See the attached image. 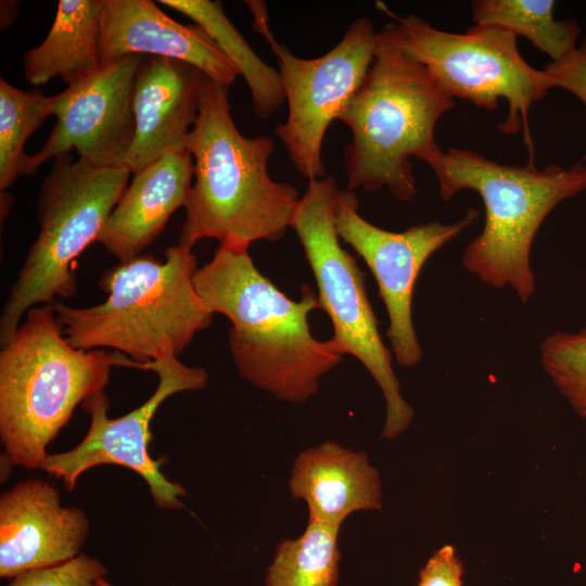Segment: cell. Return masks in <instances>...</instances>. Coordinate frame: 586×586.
<instances>
[{
  "label": "cell",
  "mask_w": 586,
  "mask_h": 586,
  "mask_svg": "<svg viewBox=\"0 0 586 586\" xmlns=\"http://www.w3.org/2000/svg\"><path fill=\"white\" fill-rule=\"evenodd\" d=\"M194 288L207 309L226 316L233 362L241 378L276 398L301 404L341 361L328 341L310 332L308 318L320 309L317 294L302 286L294 301L254 265L247 247L219 245L198 268Z\"/></svg>",
  "instance_id": "6da1fadb"
},
{
  "label": "cell",
  "mask_w": 586,
  "mask_h": 586,
  "mask_svg": "<svg viewBox=\"0 0 586 586\" xmlns=\"http://www.w3.org/2000/svg\"><path fill=\"white\" fill-rule=\"evenodd\" d=\"M193 176L179 244L191 249L202 239L247 247L280 240L297 207V189L268 173L273 141L244 137L229 103V87L205 76L201 106L188 143Z\"/></svg>",
  "instance_id": "7a4b0ae2"
},
{
  "label": "cell",
  "mask_w": 586,
  "mask_h": 586,
  "mask_svg": "<svg viewBox=\"0 0 586 586\" xmlns=\"http://www.w3.org/2000/svg\"><path fill=\"white\" fill-rule=\"evenodd\" d=\"M455 106L428 68L402 42L397 23L377 35L373 62L339 120L352 132L344 150L347 190L387 188L402 202L417 194L411 157L429 163L440 151L438 119Z\"/></svg>",
  "instance_id": "3957f363"
},
{
  "label": "cell",
  "mask_w": 586,
  "mask_h": 586,
  "mask_svg": "<svg viewBox=\"0 0 586 586\" xmlns=\"http://www.w3.org/2000/svg\"><path fill=\"white\" fill-rule=\"evenodd\" d=\"M53 304L30 308L0 352L1 442L26 469H40L48 445L79 404L104 391L114 367L143 370L118 352L74 347Z\"/></svg>",
  "instance_id": "277c9868"
},
{
  "label": "cell",
  "mask_w": 586,
  "mask_h": 586,
  "mask_svg": "<svg viewBox=\"0 0 586 586\" xmlns=\"http://www.w3.org/2000/svg\"><path fill=\"white\" fill-rule=\"evenodd\" d=\"M191 249L167 247L164 260L140 255L106 269L99 286L107 298L90 307L54 302L63 333L76 348H113L143 366L179 356L213 315L198 294Z\"/></svg>",
  "instance_id": "5b68a950"
},
{
  "label": "cell",
  "mask_w": 586,
  "mask_h": 586,
  "mask_svg": "<svg viewBox=\"0 0 586 586\" xmlns=\"http://www.w3.org/2000/svg\"><path fill=\"white\" fill-rule=\"evenodd\" d=\"M428 165L437 178L443 200L467 189L483 201L484 227L466 246L463 267L483 283L509 286L520 301L528 302L535 292L531 267L535 234L560 202L586 189V165H549L539 170L532 163L504 165L456 148L441 150Z\"/></svg>",
  "instance_id": "8992f818"
},
{
  "label": "cell",
  "mask_w": 586,
  "mask_h": 586,
  "mask_svg": "<svg viewBox=\"0 0 586 586\" xmlns=\"http://www.w3.org/2000/svg\"><path fill=\"white\" fill-rule=\"evenodd\" d=\"M130 174L124 166L98 167L74 161L69 153L55 157L40 186L39 232L2 307L1 346L30 308L77 293L75 259L97 241Z\"/></svg>",
  "instance_id": "52a82bcc"
},
{
  "label": "cell",
  "mask_w": 586,
  "mask_h": 586,
  "mask_svg": "<svg viewBox=\"0 0 586 586\" xmlns=\"http://www.w3.org/2000/svg\"><path fill=\"white\" fill-rule=\"evenodd\" d=\"M337 190L331 176L309 181L291 228L298 237L316 280L320 309L332 322L330 341L341 355L358 359L381 388L385 400L381 436L392 440L408 429L415 412L400 393L392 353L379 332L367 294L366 275L356 258L341 245L334 225Z\"/></svg>",
  "instance_id": "ba28073f"
},
{
  "label": "cell",
  "mask_w": 586,
  "mask_h": 586,
  "mask_svg": "<svg viewBox=\"0 0 586 586\" xmlns=\"http://www.w3.org/2000/svg\"><path fill=\"white\" fill-rule=\"evenodd\" d=\"M379 8L397 21L404 49L450 97L487 111L497 110L499 98L506 99L508 115L498 129L505 135L522 129L530 153L527 163H534L528 113L552 87L545 69L532 67L521 56L517 36L499 27L479 25L464 34L448 33L416 15L402 17L382 3Z\"/></svg>",
  "instance_id": "9c48e42d"
},
{
  "label": "cell",
  "mask_w": 586,
  "mask_h": 586,
  "mask_svg": "<svg viewBox=\"0 0 586 586\" xmlns=\"http://www.w3.org/2000/svg\"><path fill=\"white\" fill-rule=\"evenodd\" d=\"M378 31L367 17L351 23L326 54L302 59L265 37L275 53L288 104V117L276 128L297 171L308 181L326 176L321 146L330 124L339 119L361 85L373 59Z\"/></svg>",
  "instance_id": "30bf717a"
},
{
  "label": "cell",
  "mask_w": 586,
  "mask_h": 586,
  "mask_svg": "<svg viewBox=\"0 0 586 586\" xmlns=\"http://www.w3.org/2000/svg\"><path fill=\"white\" fill-rule=\"evenodd\" d=\"M145 370L155 372L158 378L157 387L146 402L119 418L111 419L104 391L92 395L82 403L90 416V425L82 441L71 450L48 454L40 469L62 479L71 491L86 471L101 464H118L132 470L146 482L158 508H182L181 498L186 491L163 474L160 468L162 460H154L149 455L150 425L158 407L168 397L203 388L208 380L207 372L201 367L182 364L175 355H165L145 364Z\"/></svg>",
  "instance_id": "8fae6325"
},
{
  "label": "cell",
  "mask_w": 586,
  "mask_h": 586,
  "mask_svg": "<svg viewBox=\"0 0 586 586\" xmlns=\"http://www.w3.org/2000/svg\"><path fill=\"white\" fill-rule=\"evenodd\" d=\"M480 213L470 208L458 221H430L391 231L358 213L354 191L337 190L334 225L339 238L352 246L372 272L388 316L386 335L399 366H416L422 348L412 322L411 303L417 279L426 260L466 230Z\"/></svg>",
  "instance_id": "7c38bea8"
},
{
  "label": "cell",
  "mask_w": 586,
  "mask_h": 586,
  "mask_svg": "<svg viewBox=\"0 0 586 586\" xmlns=\"http://www.w3.org/2000/svg\"><path fill=\"white\" fill-rule=\"evenodd\" d=\"M143 55H127L53 95L55 124L29 157V176L47 161L75 151L98 167L122 166L135 138L133 93Z\"/></svg>",
  "instance_id": "4fadbf2b"
},
{
  "label": "cell",
  "mask_w": 586,
  "mask_h": 586,
  "mask_svg": "<svg viewBox=\"0 0 586 586\" xmlns=\"http://www.w3.org/2000/svg\"><path fill=\"white\" fill-rule=\"evenodd\" d=\"M88 532L85 511L62 507L50 483H17L0 498V576L13 578L73 559Z\"/></svg>",
  "instance_id": "5bb4252c"
},
{
  "label": "cell",
  "mask_w": 586,
  "mask_h": 586,
  "mask_svg": "<svg viewBox=\"0 0 586 586\" xmlns=\"http://www.w3.org/2000/svg\"><path fill=\"white\" fill-rule=\"evenodd\" d=\"M101 64L127 55L188 63L230 87L239 71L199 25H182L150 0H97Z\"/></svg>",
  "instance_id": "9a60e30c"
},
{
  "label": "cell",
  "mask_w": 586,
  "mask_h": 586,
  "mask_svg": "<svg viewBox=\"0 0 586 586\" xmlns=\"http://www.w3.org/2000/svg\"><path fill=\"white\" fill-rule=\"evenodd\" d=\"M205 76L181 61L143 58L133 93L135 138L122 166L135 174L166 153L188 150Z\"/></svg>",
  "instance_id": "2e32d148"
},
{
  "label": "cell",
  "mask_w": 586,
  "mask_h": 586,
  "mask_svg": "<svg viewBox=\"0 0 586 586\" xmlns=\"http://www.w3.org/2000/svg\"><path fill=\"white\" fill-rule=\"evenodd\" d=\"M192 177L189 150L166 153L135 173L97 242L119 263L140 256L162 233L170 216L186 205Z\"/></svg>",
  "instance_id": "e0dca14e"
},
{
  "label": "cell",
  "mask_w": 586,
  "mask_h": 586,
  "mask_svg": "<svg viewBox=\"0 0 586 586\" xmlns=\"http://www.w3.org/2000/svg\"><path fill=\"white\" fill-rule=\"evenodd\" d=\"M289 488L306 504L309 521L336 528L354 512L382 509L381 477L368 456L332 441L296 456Z\"/></svg>",
  "instance_id": "ac0fdd59"
},
{
  "label": "cell",
  "mask_w": 586,
  "mask_h": 586,
  "mask_svg": "<svg viewBox=\"0 0 586 586\" xmlns=\"http://www.w3.org/2000/svg\"><path fill=\"white\" fill-rule=\"evenodd\" d=\"M99 42L98 1L60 0L44 40L24 53V77L35 87L55 77L69 86L101 66Z\"/></svg>",
  "instance_id": "d6986e66"
},
{
  "label": "cell",
  "mask_w": 586,
  "mask_h": 586,
  "mask_svg": "<svg viewBox=\"0 0 586 586\" xmlns=\"http://www.w3.org/2000/svg\"><path fill=\"white\" fill-rule=\"evenodd\" d=\"M158 3L187 15L215 40L244 77L259 118L268 119L281 109L285 93L279 71L264 63L253 51L226 16L219 1L162 0Z\"/></svg>",
  "instance_id": "ffe728a7"
},
{
  "label": "cell",
  "mask_w": 586,
  "mask_h": 586,
  "mask_svg": "<svg viewBox=\"0 0 586 586\" xmlns=\"http://www.w3.org/2000/svg\"><path fill=\"white\" fill-rule=\"evenodd\" d=\"M555 7L553 0H476L472 22L523 36L558 62L577 48L582 29L574 20H556Z\"/></svg>",
  "instance_id": "44dd1931"
},
{
  "label": "cell",
  "mask_w": 586,
  "mask_h": 586,
  "mask_svg": "<svg viewBox=\"0 0 586 586\" xmlns=\"http://www.w3.org/2000/svg\"><path fill=\"white\" fill-rule=\"evenodd\" d=\"M339 531L308 520L302 535L282 539L267 570L266 586H337Z\"/></svg>",
  "instance_id": "7402d4cb"
},
{
  "label": "cell",
  "mask_w": 586,
  "mask_h": 586,
  "mask_svg": "<svg viewBox=\"0 0 586 586\" xmlns=\"http://www.w3.org/2000/svg\"><path fill=\"white\" fill-rule=\"evenodd\" d=\"M53 115V95L40 90L25 91L0 79V190L10 188L21 176H29L25 153L28 138Z\"/></svg>",
  "instance_id": "603a6c76"
},
{
  "label": "cell",
  "mask_w": 586,
  "mask_h": 586,
  "mask_svg": "<svg viewBox=\"0 0 586 586\" xmlns=\"http://www.w3.org/2000/svg\"><path fill=\"white\" fill-rule=\"evenodd\" d=\"M539 357L553 385L586 425V328L546 336Z\"/></svg>",
  "instance_id": "cb8c5ba5"
},
{
  "label": "cell",
  "mask_w": 586,
  "mask_h": 586,
  "mask_svg": "<svg viewBox=\"0 0 586 586\" xmlns=\"http://www.w3.org/2000/svg\"><path fill=\"white\" fill-rule=\"evenodd\" d=\"M105 575L98 559L80 553L61 564L24 572L7 586H98Z\"/></svg>",
  "instance_id": "d4e9b609"
},
{
  "label": "cell",
  "mask_w": 586,
  "mask_h": 586,
  "mask_svg": "<svg viewBox=\"0 0 586 586\" xmlns=\"http://www.w3.org/2000/svg\"><path fill=\"white\" fill-rule=\"evenodd\" d=\"M551 87L563 88L576 95L586 106V39L571 54L545 67ZM586 160V155L583 161Z\"/></svg>",
  "instance_id": "484cf974"
},
{
  "label": "cell",
  "mask_w": 586,
  "mask_h": 586,
  "mask_svg": "<svg viewBox=\"0 0 586 586\" xmlns=\"http://www.w3.org/2000/svg\"><path fill=\"white\" fill-rule=\"evenodd\" d=\"M462 564L455 548H438L420 571L417 586H463Z\"/></svg>",
  "instance_id": "4316f807"
},
{
  "label": "cell",
  "mask_w": 586,
  "mask_h": 586,
  "mask_svg": "<svg viewBox=\"0 0 586 586\" xmlns=\"http://www.w3.org/2000/svg\"><path fill=\"white\" fill-rule=\"evenodd\" d=\"M98 586H113L105 578L99 581Z\"/></svg>",
  "instance_id": "83f0119b"
}]
</instances>
